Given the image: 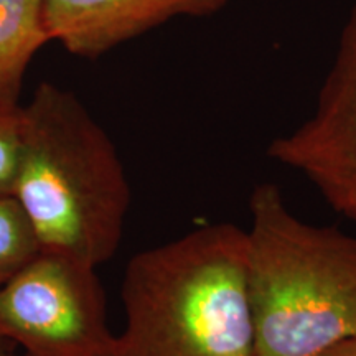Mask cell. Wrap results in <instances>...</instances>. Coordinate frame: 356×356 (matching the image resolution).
<instances>
[{
	"instance_id": "1",
	"label": "cell",
	"mask_w": 356,
	"mask_h": 356,
	"mask_svg": "<svg viewBox=\"0 0 356 356\" xmlns=\"http://www.w3.org/2000/svg\"><path fill=\"white\" fill-rule=\"evenodd\" d=\"M20 121L12 197L32 225L40 251L99 267L121 246L131 208L118 149L83 102L56 84L35 89Z\"/></svg>"
},
{
	"instance_id": "2",
	"label": "cell",
	"mask_w": 356,
	"mask_h": 356,
	"mask_svg": "<svg viewBox=\"0 0 356 356\" xmlns=\"http://www.w3.org/2000/svg\"><path fill=\"white\" fill-rule=\"evenodd\" d=\"M122 304L121 356H254L248 231L204 225L137 252Z\"/></svg>"
},
{
	"instance_id": "3",
	"label": "cell",
	"mask_w": 356,
	"mask_h": 356,
	"mask_svg": "<svg viewBox=\"0 0 356 356\" xmlns=\"http://www.w3.org/2000/svg\"><path fill=\"white\" fill-rule=\"evenodd\" d=\"M254 356H318L356 337V236L302 221L279 185L249 197Z\"/></svg>"
},
{
	"instance_id": "4",
	"label": "cell",
	"mask_w": 356,
	"mask_h": 356,
	"mask_svg": "<svg viewBox=\"0 0 356 356\" xmlns=\"http://www.w3.org/2000/svg\"><path fill=\"white\" fill-rule=\"evenodd\" d=\"M96 269L40 251L0 287V333L24 356H121Z\"/></svg>"
},
{
	"instance_id": "5",
	"label": "cell",
	"mask_w": 356,
	"mask_h": 356,
	"mask_svg": "<svg viewBox=\"0 0 356 356\" xmlns=\"http://www.w3.org/2000/svg\"><path fill=\"white\" fill-rule=\"evenodd\" d=\"M267 155L300 173L337 215L356 226V6L346 20L314 113Z\"/></svg>"
},
{
	"instance_id": "6",
	"label": "cell",
	"mask_w": 356,
	"mask_h": 356,
	"mask_svg": "<svg viewBox=\"0 0 356 356\" xmlns=\"http://www.w3.org/2000/svg\"><path fill=\"white\" fill-rule=\"evenodd\" d=\"M228 0H43L50 42L95 60L181 15H211Z\"/></svg>"
},
{
	"instance_id": "7",
	"label": "cell",
	"mask_w": 356,
	"mask_h": 356,
	"mask_svg": "<svg viewBox=\"0 0 356 356\" xmlns=\"http://www.w3.org/2000/svg\"><path fill=\"white\" fill-rule=\"evenodd\" d=\"M48 42L43 0H0V113L20 111L26 70Z\"/></svg>"
},
{
	"instance_id": "8",
	"label": "cell",
	"mask_w": 356,
	"mask_h": 356,
	"mask_svg": "<svg viewBox=\"0 0 356 356\" xmlns=\"http://www.w3.org/2000/svg\"><path fill=\"white\" fill-rule=\"evenodd\" d=\"M38 252V239L19 202L0 195V287Z\"/></svg>"
},
{
	"instance_id": "9",
	"label": "cell",
	"mask_w": 356,
	"mask_h": 356,
	"mask_svg": "<svg viewBox=\"0 0 356 356\" xmlns=\"http://www.w3.org/2000/svg\"><path fill=\"white\" fill-rule=\"evenodd\" d=\"M20 111L0 113V195H12L15 185L22 142Z\"/></svg>"
},
{
	"instance_id": "10",
	"label": "cell",
	"mask_w": 356,
	"mask_h": 356,
	"mask_svg": "<svg viewBox=\"0 0 356 356\" xmlns=\"http://www.w3.org/2000/svg\"><path fill=\"white\" fill-rule=\"evenodd\" d=\"M318 356H356V337L333 345L332 348L325 350Z\"/></svg>"
},
{
	"instance_id": "11",
	"label": "cell",
	"mask_w": 356,
	"mask_h": 356,
	"mask_svg": "<svg viewBox=\"0 0 356 356\" xmlns=\"http://www.w3.org/2000/svg\"><path fill=\"white\" fill-rule=\"evenodd\" d=\"M10 355H15V351H13V345L2 335V333H0V356H10Z\"/></svg>"
},
{
	"instance_id": "12",
	"label": "cell",
	"mask_w": 356,
	"mask_h": 356,
	"mask_svg": "<svg viewBox=\"0 0 356 356\" xmlns=\"http://www.w3.org/2000/svg\"><path fill=\"white\" fill-rule=\"evenodd\" d=\"M10 356H19V355H10Z\"/></svg>"
}]
</instances>
